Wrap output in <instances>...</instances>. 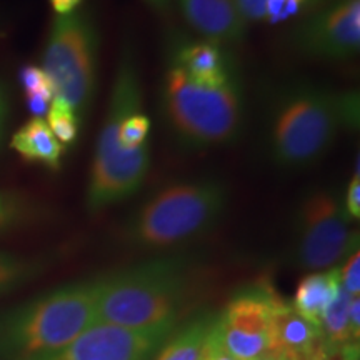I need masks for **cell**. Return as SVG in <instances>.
Listing matches in <instances>:
<instances>
[{
  "label": "cell",
  "instance_id": "obj_13",
  "mask_svg": "<svg viewBox=\"0 0 360 360\" xmlns=\"http://www.w3.org/2000/svg\"><path fill=\"white\" fill-rule=\"evenodd\" d=\"M182 17L202 39L232 47L245 39L247 25L231 0H174Z\"/></svg>",
  "mask_w": 360,
  "mask_h": 360
},
{
  "label": "cell",
  "instance_id": "obj_17",
  "mask_svg": "<svg viewBox=\"0 0 360 360\" xmlns=\"http://www.w3.org/2000/svg\"><path fill=\"white\" fill-rule=\"evenodd\" d=\"M214 319V314H204L172 332L162 344L155 360H199Z\"/></svg>",
  "mask_w": 360,
  "mask_h": 360
},
{
  "label": "cell",
  "instance_id": "obj_2",
  "mask_svg": "<svg viewBox=\"0 0 360 360\" xmlns=\"http://www.w3.org/2000/svg\"><path fill=\"white\" fill-rule=\"evenodd\" d=\"M195 282V260L164 255L96 277L97 322L172 334Z\"/></svg>",
  "mask_w": 360,
  "mask_h": 360
},
{
  "label": "cell",
  "instance_id": "obj_20",
  "mask_svg": "<svg viewBox=\"0 0 360 360\" xmlns=\"http://www.w3.org/2000/svg\"><path fill=\"white\" fill-rule=\"evenodd\" d=\"M40 269H42L40 260L0 252V297L32 281Z\"/></svg>",
  "mask_w": 360,
  "mask_h": 360
},
{
  "label": "cell",
  "instance_id": "obj_22",
  "mask_svg": "<svg viewBox=\"0 0 360 360\" xmlns=\"http://www.w3.org/2000/svg\"><path fill=\"white\" fill-rule=\"evenodd\" d=\"M323 0H269L265 22L270 25L285 24L299 17L305 8H314Z\"/></svg>",
  "mask_w": 360,
  "mask_h": 360
},
{
  "label": "cell",
  "instance_id": "obj_33",
  "mask_svg": "<svg viewBox=\"0 0 360 360\" xmlns=\"http://www.w3.org/2000/svg\"><path fill=\"white\" fill-rule=\"evenodd\" d=\"M8 120V97L6 89L0 85V146L4 142V135H6V127Z\"/></svg>",
  "mask_w": 360,
  "mask_h": 360
},
{
  "label": "cell",
  "instance_id": "obj_35",
  "mask_svg": "<svg viewBox=\"0 0 360 360\" xmlns=\"http://www.w3.org/2000/svg\"><path fill=\"white\" fill-rule=\"evenodd\" d=\"M281 357H277L276 354H264V355H259V357H255V359H249V360H278Z\"/></svg>",
  "mask_w": 360,
  "mask_h": 360
},
{
  "label": "cell",
  "instance_id": "obj_5",
  "mask_svg": "<svg viewBox=\"0 0 360 360\" xmlns=\"http://www.w3.org/2000/svg\"><path fill=\"white\" fill-rule=\"evenodd\" d=\"M229 205L227 184L195 177L167 184L143 200L120 227L124 244L170 250L212 231Z\"/></svg>",
  "mask_w": 360,
  "mask_h": 360
},
{
  "label": "cell",
  "instance_id": "obj_6",
  "mask_svg": "<svg viewBox=\"0 0 360 360\" xmlns=\"http://www.w3.org/2000/svg\"><path fill=\"white\" fill-rule=\"evenodd\" d=\"M97 323L96 278L65 283L0 314V360H35Z\"/></svg>",
  "mask_w": 360,
  "mask_h": 360
},
{
  "label": "cell",
  "instance_id": "obj_9",
  "mask_svg": "<svg viewBox=\"0 0 360 360\" xmlns=\"http://www.w3.org/2000/svg\"><path fill=\"white\" fill-rule=\"evenodd\" d=\"M289 42L302 57L350 60L360 51V0H323L294 27Z\"/></svg>",
  "mask_w": 360,
  "mask_h": 360
},
{
  "label": "cell",
  "instance_id": "obj_12",
  "mask_svg": "<svg viewBox=\"0 0 360 360\" xmlns=\"http://www.w3.org/2000/svg\"><path fill=\"white\" fill-rule=\"evenodd\" d=\"M165 64H172L187 77L205 84H225L240 77L231 47L179 32L170 34L165 45Z\"/></svg>",
  "mask_w": 360,
  "mask_h": 360
},
{
  "label": "cell",
  "instance_id": "obj_18",
  "mask_svg": "<svg viewBox=\"0 0 360 360\" xmlns=\"http://www.w3.org/2000/svg\"><path fill=\"white\" fill-rule=\"evenodd\" d=\"M352 297L354 295H350L339 283L334 299H332V302L328 304V307L322 315L321 328L323 339L337 349L345 347L349 344H357V342H354L349 322V309Z\"/></svg>",
  "mask_w": 360,
  "mask_h": 360
},
{
  "label": "cell",
  "instance_id": "obj_25",
  "mask_svg": "<svg viewBox=\"0 0 360 360\" xmlns=\"http://www.w3.org/2000/svg\"><path fill=\"white\" fill-rule=\"evenodd\" d=\"M340 285L350 295L357 297L360 294V252L355 250L344 262V267L339 269Z\"/></svg>",
  "mask_w": 360,
  "mask_h": 360
},
{
  "label": "cell",
  "instance_id": "obj_26",
  "mask_svg": "<svg viewBox=\"0 0 360 360\" xmlns=\"http://www.w3.org/2000/svg\"><path fill=\"white\" fill-rule=\"evenodd\" d=\"M237 15L244 24H259L265 22L269 0H231Z\"/></svg>",
  "mask_w": 360,
  "mask_h": 360
},
{
  "label": "cell",
  "instance_id": "obj_19",
  "mask_svg": "<svg viewBox=\"0 0 360 360\" xmlns=\"http://www.w3.org/2000/svg\"><path fill=\"white\" fill-rule=\"evenodd\" d=\"M39 212V207L22 193L0 191V233L30 224Z\"/></svg>",
  "mask_w": 360,
  "mask_h": 360
},
{
  "label": "cell",
  "instance_id": "obj_23",
  "mask_svg": "<svg viewBox=\"0 0 360 360\" xmlns=\"http://www.w3.org/2000/svg\"><path fill=\"white\" fill-rule=\"evenodd\" d=\"M199 360H237L227 349H225L222 337H220L219 315H215L212 326L209 328V334L205 337L204 347H202Z\"/></svg>",
  "mask_w": 360,
  "mask_h": 360
},
{
  "label": "cell",
  "instance_id": "obj_32",
  "mask_svg": "<svg viewBox=\"0 0 360 360\" xmlns=\"http://www.w3.org/2000/svg\"><path fill=\"white\" fill-rule=\"evenodd\" d=\"M49 2H51L53 12L57 15H69V13L79 11L84 0H49Z\"/></svg>",
  "mask_w": 360,
  "mask_h": 360
},
{
  "label": "cell",
  "instance_id": "obj_11",
  "mask_svg": "<svg viewBox=\"0 0 360 360\" xmlns=\"http://www.w3.org/2000/svg\"><path fill=\"white\" fill-rule=\"evenodd\" d=\"M169 335L97 322L65 347L35 360H150Z\"/></svg>",
  "mask_w": 360,
  "mask_h": 360
},
{
  "label": "cell",
  "instance_id": "obj_4",
  "mask_svg": "<svg viewBox=\"0 0 360 360\" xmlns=\"http://www.w3.org/2000/svg\"><path fill=\"white\" fill-rule=\"evenodd\" d=\"M160 112L172 141L191 152L236 142L242 132L245 96L242 77L205 84L165 64L160 82Z\"/></svg>",
  "mask_w": 360,
  "mask_h": 360
},
{
  "label": "cell",
  "instance_id": "obj_1",
  "mask_svg": "<svg viewBox=\"0 0 360 360\" xmlns=\"http://www.w3.org/2000/svg\"><path fill=\"white\" fill-rule=\"evenodd\" d=\"M137 56L129 42L120 51L105 119L90 165L85 204L90 212L122 204L141 191L150 170L152 120L142 110Z\"/></svg>",
  "mask_w": 360,
  "mask_h": 360
},
{
  "label": "cell",
  "instance_id": "obj_31",
  "mask_svg": "<svg viewBox=\"0 0 360 360\" xmlns=\"http://www.w3.org/2000/svg\"><path fill=\"white\" fill-rule=\"evenodd\" d=\"M349 322H350V332H352L354 342H359L360 335V300L359 297H352L349 309Z\"/></svg>",
  "mask_w": 360,
  "mask_h": 360
},
{
  "label": "cell",
  "instance_id": "obj_28",
  "mask_svg": "<svg viewBox=\"0 0 360 360\" xmlns=\"http://www.w3.org/2000/svg\"><path fill=\"white\" fill-rule=\"evenodd\" d=\"M53 101V94L51 92H34V94H25V107L37 119H42L44 115H47L49 109H51V103Z\"/></svg>",
  "mask_w": 360,
  "mask_h": 360
},
{
  "label": "cell",
  "instance_id": "obj_16",
  "mask_svg": "<svg viewBox=\"0 0 360 360\" xmlns=\"http://www.w3.org/2000/svg\"><path fill=\"white\" fill-rule=\"evenodd\" d=\"M339 283V267L310 274L297 287L290 304L292 309L309 322L321 327L322 315L334 299Z\"/></svg>",
  "mask_w": 360,
  "mask_h": 360
},
{
  "label": "cell",
  "instance_id": "obj_3",
  "mask_svg": "<svg viewBox=\"0 0 360 360\" xmlns=\"http://www.w3.org/2000/svg\"><path fill=\"white\" fill-rule=\"evenodd\" d=\"M345 130L340 94L309 80L283 84L265 114V150L283 172L314 167Z\"/></svg>",
  "mask_w": 360,
  "mask_h": 360
},
{
  "label": "cell",
  "instance_id": "obj_15",
  "mask_svg": "<svg viewBox=\"0 0 360 360\" xmlns=\"http://www.w3.org/2000/svg\"><path fill=\"white\" fill-rule=\"evenodd\" d=\"M11 148L25 162L44 165L53 172L62 167V157L65 150L53 137L47 122L37 117H32L12 135Z\"/></svg>",
  "mask_w": 360,
  "mask_h": 360
},
{
  "label": "cell",
  "instance_id": "obj_7",
  "mask_svg": "<svg viewBox=\"0 0 360 360\" xmlns=\"http://www.w3.org/2000/svg\"><path fill=\"white\" fill-rule=\"evenodd\" d=\"M101 32L87 11L56 15L42 53V69L53 98L69 103L82 120L97 90Z\"/></svg>",
  "mask_w": 360,
  "mask_h": 360
},
{
  "label": "cell",
  "instance_id": "obj_21",
  "mask_svg": "<svg viewBox=\"0 0 360 360\" xmlns=\"http://www.w3.org/2000/svg\"><path fill=\"white\" fill-rule=\"evenodd\" d=\"M62 147H70L77 142L80 134V122L79 115L72 109L69 103L53 98L51 103V109L47 112V120H45Z\"/></svg>",
  "mask_w": 360,
  "mask_h": 360
},
{
  "label": "cell",
  "instance_id": "obj_10",
  "mask_svg": "<svg viewBox=\"0 0 360 360\" xmlns=\"http://www.w3.org/2000/svg\"><path fill=\"white\" fill-rule=\"evenodd\" d=\"M281 295L269 282L237 290L219 314V332L225 349L237 360L270 352V326Z\"/></svg>",
  "mask_w": 360,
  "mask_h": 360
},
{
  "label": "cell",
  "instance_id": "obj_14",
  "mask_svg": "<svg viewBox=\"0 0 360 360\" xmlns=\"http://www.w3.org/2000/svg\"><path fill=\"white\" fill-rule=\"evenodd\" d=\"M323 342L322 328L297 314L281 297L270 326V354L285 360H302L314 354Z\"/></svg>",
  "mask_w": 360,
  "mask_h": 360
},
{
  "label": "cell",
  "instance_id": "obj_34",
  "mask_svg": "<svg viewBox=\"0 0 360 360\" xmlns=\"http://www.w3.org/2000/svg\"><path fill=\"white\" fill-rule=\"evenodd\" d=\"M340 360H360L359 357V344H349L340 350Z\"/></svg>",
  "mask_w": 360,
  "mask_h": 360
},
{
  "label": "cell",
  "instance_id": "obj_30",
  "mask_svg": "<svg viewBox=\"0 0 360 360\" xmlns=\"http://www.w3.org/2000/svg\"><path fill=\"white\" fill-rule=\"evenodd\" d=\"M146 6L150 8L152 12H155L157 15L160 17H170L174 15V8H175V2L174 0H142Z\"/></svg>",
  "mask_w": 360,
  "mask_h": 360
},
{
  "label": "cell",
  "instance_id": "obj_24",
  "mask_svg": "<svg viewBox=\"0 0 360 360\" xmlns=\"http://www.w3.org/2000/svg\"><path fill=\"white\" fill-rule=\"evenodd\" d=\"M19 82L25 94L34 92H51L53 94L52 84L49 80L45 72L40 67L24 65L19 72Z\"/></svg>",
  "mask_w": 360,
  "mask_h": 360
},
{
  "label": "cell",
  "instance_id": "obj_36",
  "mask_svg": "<svg viewBox=\"0 0 360 360\" xmlns=\"http://www.w3.org/2000/svg\"><path fill=\"white\" fill-rule=\"evenodd\" d=\"M278 360H285V359H278Z\"/></svg>",
  "mask_w": 360,
  "mask_h": 360
},
{
  "label": "cell",
  "instance_id": "obj_29",
  "mask_svg": "<svg viewBox=\"0 0 360 360\" xmlns=\"http://www.w3.org/2000/svg\"><path fill=\"white\" fill-rule=\"evenodd\" d=\"M340 350L342 349L334 347V345H330L326 340L314 354H310L309 357H305L302 360H340Z\"/></svg>",
  "mask_w": 360,
  "mask_h": 360
},
{
  "label": "cell",
  "instance_id": "obj_27",
  "mask_svg": "<svg viewBox=\"0 0 360 360\" xmlns=\"http://www.w3.org/2000/svg\"><path fill=\"white\" fill-rule=\"evenodd\" d=\"M344 209L347 217L352 220H359L360 217V177L359 167L355 169V174L350 177L349 186L345 188L344 195Z\"/></svg>",
  "mask_w": 360,
  "mask_h": 360
},
{
  "label": "cell",
  "instance_id": "obj_8",
  "mask_svg": "<svg viewBox=\"0 0 360 360\" xmlns=\"http://www.w3.org/2000/svg\"><path fill=\"white\" fill-rule=\"evenodd\" d=\"M359 250V232L334 188H314L300 199L294 217L292 259L307 270H328Z\"/></svg>",
  "mask_w": 360,
  "mask_h": 360
}]
</instances>
